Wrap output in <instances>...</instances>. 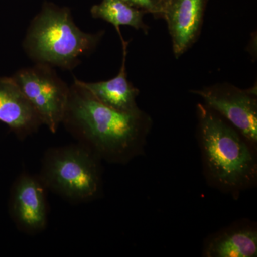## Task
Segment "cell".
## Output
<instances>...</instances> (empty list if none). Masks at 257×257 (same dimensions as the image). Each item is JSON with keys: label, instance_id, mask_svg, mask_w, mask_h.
<instances>
[{"label": "cell", "instance_id": "1", "mask_svg": "<svg viewBox=\"0 0 257 257\" xmlns=\"http://www.w3.org/2000/svg\"><path fill=\"white\" fill-rule=\"evenodd\" d=\"M62 124L99 160L126 164L144 152L152 121L141 109L123 112L104 105L74 78Z\"/></svg>", "mask_w": 257, "mask_h": 257}, {"label": "cell", "instance_id": "2", "mask_svg": "<svg viewBox=\"0 0 257 257\" xmlns=\"http://www.w3.org/2000/svg\"><path fill=\"white\" fill-rule=\"evenodd\" d=\"M197 119L203 165L209 182L230 193L253 186L257 177L254 146L206 104H198Z\"/></svg>", "mask_w": 257, "mask_h": 257}, {"label": "cell", "instance_id": "3", "mask_svg": "<svg viewBox=\"0 0 257 257\" xmlns=\"http://www.w3.org/2000/svg\"><path fill=\"white\" fill-rule=\"evenodd\" d=\"M104 32H83L74 23L68 8L45 3L30 23L24 50L35 63L71 70L78 65L81 57L92 53Z\"/></svg>", "mask_w": 257, "mask_h": 257}, {"label": "cell", "instance_id": "4", "mask_svg": "<svg viewBox=\"0 0 257 257\" xmlns=\"http://www.w3.org/2000/svg\"><path fill=\"white\" fill-rule=\"evenodd\" d=\"M100 161L81 144L52 147L44 154L38 176L47 190L69 202H89L101 192Z\"/></svg>", "mask_w": 257, "mask_h": 257}, {"label": "cell", "instance_id": "5", "mask_svg": "<svg viewBox=\"0 0 257 257\" xmlns=\"http://www.w3.org/2000/svg\"><path fill=\"white\" fill-rule=\"evenodd\" d=\"M12 77L37 111L42 124L51 133H57L63 121L70 87L53 67L44 64L20 69Z\"/></svg>", "mask_w": 257, "mask_h": 257}, {"label": "cell", "instance_id": "6", "mask_svg": "<svg viewBox=\"0 0 257 257\" xmlns=\"http://www.w3.org/2000/svg\"><path fill=\"white\" fill-rule=\"evenodd\" d=\"M253 146L257 143L256 87L241 89L229 83L192 90Z\"/></svg>", "mask_w": 257, "mask_h": 257}, {"label": "cell", "instance_id": "7", "mask_svg": "<svg viewBox=\"0 0 257 257\" xmlns=\"http://www.w3.org/2000/svg\"><path fill=\"white\" fill-rule=\"evenodd\" d=\"M47 189L38 175L24 172L10 191L9 214L16 227L30 235L40 234L48 224Z\"/></svg>", "mask_w": 257, "mask_h": 257}, {"label": "cell", "instance_id": "8", "mask_svg": "<svg viewBox=\"0 0 257 257\" xmlns=\"http://www.w3.org/2000/svg\"><path fill=\"white\" fill-rule=\"evenodd\" d=\"M208 0H170L164 7L163 18L172 37L177 58L185 53L200 35Z\"/></svg>", "mask_w": 257, "mask_h": 257}, {"label": "cell", "instance_id": "9", "mask_svg": "<svg viewBox=\"0 0 257 257\" xmlns=\"http://www.w3.org/2000/svg\"><path fill=\"white\" fill-rule=\"evenodd\" d=\"M0 122L20 140L36 133L42 122L13 77H0Z\"/></svg>", "mask_w": 257, "mask_h": 257}, {"label": "cell", "instance_id": "10", "mask_svg": "<svg viewBox=\"0 0 257 257\" xmlns=\"http://www.w3.org/2000/svg\"><path fill=\"white\" fill-rule=\"evenodd\" d=\"M120 39L122 42L123 57L117 75L109 80L101 82H85L81 80L79 82L104 105L123 112H135L140 109L137 104L140 90L128 81L126 59L128 43L124 41L122 37Z\"/></svg>", "mask_w": 257, "mask_h": 257}, {"label": "cell", "instance_id": "11", "mask_svg": "<svg viewBox=\"0 0 257 257\" xmlns=\"http://www.w3.org/2000/svg\"><path fill=\"white\" fill-rule=\"evenodd\" d=\"M207 257H255L257 256V230L249 224L229 226L214 234L205 243Z\"/></svg>", "mask_w": 257, "mask_h": 257}, {"label": "cell", "instance_id": "12", "mask_svg": "<svg viewBox=\"0 0 257 257\" xmlns=\"http://www.w3.org/2000/svg\"><path fill=\"white\" fill-rule=\"evenodd\" d=\"M93 18L101 19L111 24L121 36L120 26H130L147 33L149 27L144 23L143 10L134 8L124 0H102L99 4L94 5L91 9Z\"/></svg>", "mask_w": 257, "mask_h": 257}, {"label": "cell", "instance_id": "13", "mask_svg": "<svg viewBox=\"0 0 257 257\" xmlns=\"http://www.w3.org/2000/svg\"><path fill=\"white\" fill-rule=\"evenodd\" d=\"M134 8L152 14L155 18H163L164 5L161 0H124Z\"/></svg>", "mask_w": 257, "mask_h": 257}, {"label": "cell", "instance_id": "14", "mask_svg": "<svg viewBox=\"0 0 257 257\" xmlns=\"http://www.w3.org/2000/svg\"><path fill=\"white\" fill-rule=\"evenodd\" d=\"M161 1H162V3H163L164 7H165L166 3H168L170 0H161Z\"/></svg>", "mask_w": 257, "mask_h": 257}]
</instances>
